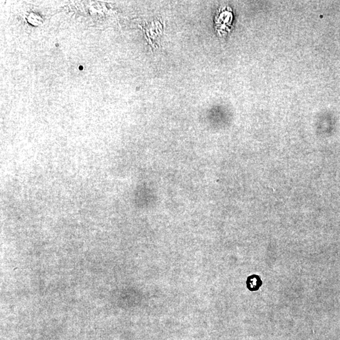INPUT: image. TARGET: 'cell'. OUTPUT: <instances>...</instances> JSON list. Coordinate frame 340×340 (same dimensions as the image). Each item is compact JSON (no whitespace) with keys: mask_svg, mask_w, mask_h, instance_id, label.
I'll list each match as a JSON object with an SVG mask.
<instances>
[{"mask_svg":"<svg viewBox=\"0 0 340 340\" xmlns=\"http://www.w3.org/2000/svg\"><path fill=\"white\" fill-rule=\"evenodd\" d=\"M246 283L248 289L250 291L255 292L258 291L262 286V281L258 275H253L248 278Z\"/></svg>","mask_w":340,"mask_h":340,"instance_id":"cell-1","label":"cell"}]
</instances>
